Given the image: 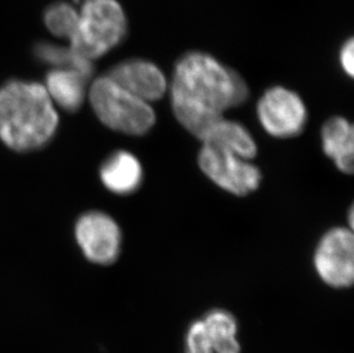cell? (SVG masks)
I'll list each match as a JSON object with an SVG mask.
<instances>
[{
    "mask_svg": "<svg viewBox=\"0 0 354 353\" xmlns=\"http://www.w3.org/2000/svg\"><path fill=\"white\" fill-rule=\"evenodd\" d=\"M249 89L243 78L210 54L193 51L184 54L171 80V107L183 127L201 136L226 110L244 104Z\"/></svg>",
    "mask_w": 354,
    "mask_h": 353,
    "instance_id": "1",
    "label": "cell"
},
{
    "mask_svg": "<svg viewBox=\"0 0 354 353\" xmlns=\"http://www.w3.org/2000/svg\"><path fill=\"white\" fill-rule=\"evenodd\" d=\"M59 127L57 108L43 84L10 80L0 87V139L21 153L40 150Z\"/></svg>",
    "mask_w": 354,
    "mask_h": 353,
    "instance_id": "2",
    "label": "cell"
},
{
    "mask_svg": "<svg viewBox=\"0 0 354 353\" xmlns=\"http://www.w3.org/2000/svg\"><path fill=\"white\" fill-rule=\"evenodd\" d=\"M87 98L101 123L116 132L145 136L156 123L151 105L125 90L107 73L90 84Z\"/></svg>",
    "mask_w": 354,
    "mask_h": 353,
    "instance_id": "3",
    "label": "cell"
},
{
    "mask_svg": "<svg viewBox=\"0 0 354 353\" xmlns=\"http://www.w3.org/2000/svg\"><path fill=\"white\" fill-rule=\"evenodd\" d=\"M69 47L80 57L100 59L127 37V20L118 0H86Z\"/></svg>",
    "mask_w": 354,
    "mask_h": 353,
    "instance_id": "4",
    "label": "cell"
},
{
    "mask_svg": "<svg viewBox=\"0 0 354 353\" xmlns=\"http://www.w3.org/2000/svg\"><path fill=\"white\" fill-rule=\"evenodd\" d=\"M197 161L212 183L233 195L245 197L261 186V170L250 160L228 150L202 145Z\"/></svg>",
    "mask_w": 354,
    "mask_h": 353,
    "instance_id": "5",
    "label": "cell"
},
{
    "mask_svg": "<svg viewBox=\"0 0 354 353\" xmlns=\"http://www.w3.org/2000/svg\"><path fill=\"white\" fill-rule=\"evenodd\" d=\"M257 117L261 127L272 137L288 139L304 131L308 108L294 91L287 87H270L257 102Z\"/></svg>",
    "mask_w": 354,
    "mask_h": 353,
    "instance_id": "6",
    "label": "cell"
},
{
    "mask_svg": "<svg viewBox=\"0 0 354 353\" xmlns=\"http://www.w3.org/2000/svg\"><path fill=\"white\" fill-rule=\"evenodd\" d=\"M315 269L321 280L336 289L350 288L354 281V237L352 230L334 227L324 234L315 249Z\"/></svg>",
    "mask_w": 354,
    "mask_h": 353,
    "instance_id": "7",
    "label": "cell"
},
{
    "mask_svg": "<svg viewBox=\"0 0 354 353\" xmlns=\"http://www.w3.org/2000/svg\"><path fill=\"white\" fill-rule=\"evenodd\" d=\"M239 323L225 309H214L189 323L185 353H241Z\"/></svg>",
    "mask_w": 354,
    "mask_h": 353,
    "instance_id": "8",
    "label": "cell"
},
{
    "mask_svg": "<svg viewBox=\"0 0 354 353\" xmlns=\"http://www.w3.org/2000/svg\"><path fill=\"white\" fill-rule=\"evenodd\" d=\"M75 237L87 260L97 265H111L118 260L122 247V232L114 218L100 211L80 217Z\"/></svg>",
    "mask_w": 354,
    "mask_h": 353,
    "instance_id": "9",
    "label": "cell"
},
{
    "mask_svg": "<svg viewBox=\"0 0 354 353\" xmlns=\"http://www.w3.org/2000/svg\"><path fill=\"white\" fill-rule=\"evenodd\" d=\"M106 73L125 90L149 104L160 100L167 93V77L151 61L130 59L116 64Z\"/></svg>",
    "mask_w": 354,
    "mask_h": 353,
    "instance_id": "10",
    "label": "cell"
},
{
    "mask_svg": "<svg viewBox=\"0 0 354 353\" xmlns=\"http://www.w3.org/2000/svg\"><path fill=\"white\" fill-rule=\"evenodd\" d=\"M92 76L73 68H55L47 73L44 85L57 108L75 113L88 96Z\"/></svg>",
    "mask_w": 354,
    "mask_h": 353,
    "instance_id": "11",
    "label": "cell"
},
{
    "mask_svg": "<svg viewBox=\"0 0 354 353\" xmlns=\"http://www.w3.org/2000/svg\"><path fill=\"white\" fill-rule=\"evenodd\" d=\"M100 179L111 193L131 195L142 185L144 169L133 154L127 150H118L101 165Z\"/></svg>",
    "mask_w": 354,
    "mask_h": 353,
    "instance_id": "12",
    "label": "cell"
},
{
    "mask_svg": "<svg viewBox=\"0 0 354 353\" xmlns=\"http://www.w3.org/2000/svg\"><path fill=\"white\" fill-rule=\"evenodd\" d=\"M322 150L333 160L338 170L344 174L353 172L354 129L346 118L331 117L321 130Z\"/></svg>",
    "mask_w": 354,
    "mask_h": 353,
    "instance_id": "13",
    "label": "cell"
},
{
    "mask_svg": "<svg viewBox=\"0 0 354 353\" xmlns=\"http://www.w3.org/2000/svg\"><path fill=\"white\" fill-rule=\"evenodd\" d=\"M198 141L203 145L228 150L245 160L251 161L257 155V145L247 127L225 117L212 124Z\"/></svg>",
    "mask_w": 354,
    "mask_h": 353,
    "instance_id": "14",
    "label": "cell"
},
{
    "mask_svg": "<svg viewBox=\"0 0 354 353\" xmlns=\"http://www.w3.org/2000/svg\"><path fill=\"white\" fill-rule=\"evenodd\" d=\"M36 55L40 60L55 68H73L93 76V62L75 53L71 47H62L54 44H39L36 47Z\"/></svg>",
    "mask_w": 354,
    "mask_h": 353,
    "instance_id": "15",
    "label": "cell"
},
{
    "mask_svg": "<svg viewBox=\"0 0 354 353\" xmlns=\"http://www.w3.org/2000/svg\"><path fill=\"white\" fill-rule=\"evenodd\" d=\"M45 24L54 36L71 42L77 29L80 12L67 3H54L45 13Z\"/></svg>",
    "mask_w": 354,
    "mask_h": 353,
    "instance_id": "16",
    "label": "cell"
},
{
    "mask_svg": "<svg viewBox=\"0 0 354 353\" xmlns=\"http://www.w3.org/2000/svg\"><path fill=\"white\" fill-rule=\"evenodd\" d=\"M339 64L345 73L348 77H353L354 75V44L353 39L350 38L345 42L339 52Z\"/></svg>",
    "mask_w": 354,
    "mask_h": 353,
    "instance_id": "17",
    "label": "cell"
}]
</instances>
